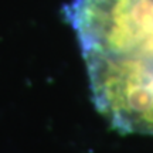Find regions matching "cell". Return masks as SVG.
<instances>
[{
	"instance_id": "6da1fadb",
	"label": "cell",
	"mask_w": 153,
	"mask_h": 153,
	"mask_svg": "<svg viewBox=\"0 0 153 153\" xmlns=\"http://www.w3.org/2000/svg\"><path fill=\"white\" fill-rule=\"evenodd\" d=\"M64 14L98 111L116 131L153 135V0H72Z\"/></svg>"
}]
</instances>
